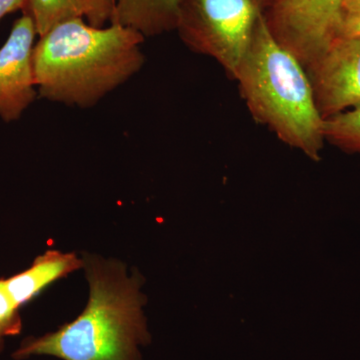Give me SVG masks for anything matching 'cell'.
Returning a JSON list of instances; mask_svg holds the SVG:
<instances>
[{"label": "cell", "mask_w": 360, "mask_h": 360, "mask_svg": "<svg viewBox=\"0 0 360 360\" xmlns=\"http://www.w3.org/2000/svg\"><path fill=\"white\" fill-rule=\"evenodd\" d=\"M144 39L115 23L96 27L82 18L58 23L33 49L39 96L75 108L96 106L143 68Z\"/></svg>", "instance_id": "obj_1"}, {"label": "cell", "mask_w": 360, "mask_h": 360, "mask_svg": "<svg viewBox=\"0 0 360 360\" xmlns=\"http://www.w3.org/2000/svg\"><path fill=\"white\" fill-rule=\"evenodd\" d=\"M89 300L82 314L54 333L21 341L13 359L51 355L63 360H142L139 347L150 341L139 272L127 276L115 259L84 257Z\"/></svg>", "instance_id": "obj_2"}, {"label": "cell", "mask_w": 360, "mask_h": 360, "mask_svg": "<svg viewBox=\"0 0 360 360\" xmlns=\"http://www.w3.org/2000/svg\"><path fill=\"white\" fill-rule=\"evenodd\" d=\"M233 79L253 118L314 160L323 149L324 120L304 66L258 21Z\"/></svg>", "instance_id": "obj_3"}, {"label": "cell", "mask_w": 360, "mask_h": 360, "mask_svg": "<svg viewBox=\"0 0 360 360\" xmlns=\"http://www.w3.org/2000/svg\"><path fill=\"white\" fill-rule=\"evenodd\" d=\"M276 0H182L176 32L191 51L234 78L258 21Z\"/></svg>", "instance_id": "obj_4"}, {"label": "cell", "mask_w": 360, "mask_h": 360, "mask_svg": "<svg viewBox=\"0 0 360 360\" xmlns=\"http://www.w3.org/2000/svg\"><path fill=\"white\" fill-rule=\"evenodd\" d=\"M345 0H276L264 18L274 39L304 68L338 39Z\"/></svg>", "instance_id": "obj_5"}, {"label": "cell", "mask_w": 360, "mask_h": 360, "mask_svg": "<svg viewBox=\"0 0 360 360\" xmlns=\"http://www.w3.org/2000/svg\"><path fill=\"white\" fill-rule=\"evenodd\" d=\"M305 70L324 120L360 106V39L338 37Z\"/></svg>", "instance_id": "obj_6"}, {"label": "cell", "mask_w": 360, "mask_h": 360, "mask_svg": "<svg viewBox=\"0 0 360 360\" xmlns=\"http://www.w3.org/2000/svg\"><path fill=\"white\" fill-rule=\"evenodd\" d=\"M37 35L34 21L25 13L14 22L0 49V117L4 122L20 120L39 94L32 63Z\"/></svg>", "instance_id": "obj_7"}, {"label": "cell", "mask_w": 360, "mask_h": 360, "mask_svg": "<svg viewBox=\"0 0 360 360\" xmlns=\"http://www.w3.org/2000/svg\"><path fill=\"white\" fill-rule=\"evenodd\" d=\"M84 259L75 253L47 250L20 274L4 278V283L14 303L20 309L34 300L54 281L84 269Z\"/></svg>", "instance_id": "obj_8"}, {"label": "cell", "mask_w": 360, "mask_h": 360, "mask_svg": "<svg viewBox=\"0 0 360 360\" xmlns=\"http://www.w3.org/2000/svg\"><path fill=\"white\" fill-rule=\"evenodd\" d=\"M182 0H112L110 22L144 39L176 30Z\"/></svg>", "instance_id": "obj_9"}, {"label": "cell", "mask_w": 360, "mask_h": 360, "mask_svg": "<svg viewBox=\"0 0 360 360\" xmlns=\"http://www.w3.org/2000/svg\"><path fill=\"white\" fill-rule=\"evenodd\" d=\"M89 0H27L26 13L32 16L37 34L42 37L52 27L71 18H84Z\"/></svg>", "instance_id": "obj_10"}, {"label": "cell", "mask_w": 360, "mask_h": 360, "mask_svg": "<svg viewBox=\"0 0 360 360\" xmlns=\"http://www.w3.org/2000/svg\"><path fill=\"white\" fill-rule=\"evenodd\" d=\"M323 134L341 150L360 153V106L324 120Z\"/></svg>", "instance_id": "obj_11"}, {"label": "cell", "mask_w": 360, "mask_h": 360, "mask_svg": "<svg viewBox=\"0 0 360 360\" xmlns=\"http://www.w3.org/2000/svg\"><path fill=\"white\" fill-rule=\"evenodd\" d=\"M20 310L7 290L4 278L0 279V338L20 335L22 319Z\"/></svg>", "instance_id": "obj_12"}, {"label": "cell", "mask_w": 360, "mask_h": 360, "mask_svg": "<svg viewBox=\"0 0 360 360\" xmlns=\"http://www.w3.org/2000/svg\"><path fill=\"white\" fill-rule=\"evenodd\" d=\"M112 6V0H89L85 14L87 23L96 27H104L105 23L110 21Z\"/></svg>", "instance_id": "obj_13"}, {"label": "cell", "mask_w": 360, "mask_h": 360, "mask_svg": "<svg viewBox=\"0 0 360 360\" xmlns=\"http://www.w3.org/2000/svg\"><path fill=\"white\" fill-rule=\"evenodd\" d=\"M338 37L360 39V13L347 15L343 18Z\"/></svg>", "instance_id": "obj_14"}, {"label": "cell", "mask_w": 360, "mask_h": 360, "mask_svg": "<svg viewBox=\"0 0 360 360\" xmlns=\"http://www.w3.org/2000/svg\"><path fill=\"white\" fill-rule=\"evenodd\" d=\"M27 0H0V20L14 11L25 8Z\"/></svg>", "instance_id": "obj_15"}, {"label": "cell", "mask_w": 360, "mask_h": 360, "mask_svg": "<svg viewBox=\"0 0 360 360\" xmlns=\"http://www.w3.org/2000/svg\"><path fill=\"white\" fill-rule=\"evenodd\" d=\"M342 11L345 16L360 13V0H345Z\"/></svg>", "instance_id": "obj_16"}, {"label": "cell", "mask_w": 360, "mask_h": 360, "mask_svg": "<svg viewBox=\"0 0 360 360\" xmlns=\"http://www.w3.org/2000/svg\"><path fill=\"white\" fill-rule=\"evenodd\" d=\"M4 349V338H0V355H1L2 352Z\"/></svg>", "instance_id": "obj_17"}]
</instances>
